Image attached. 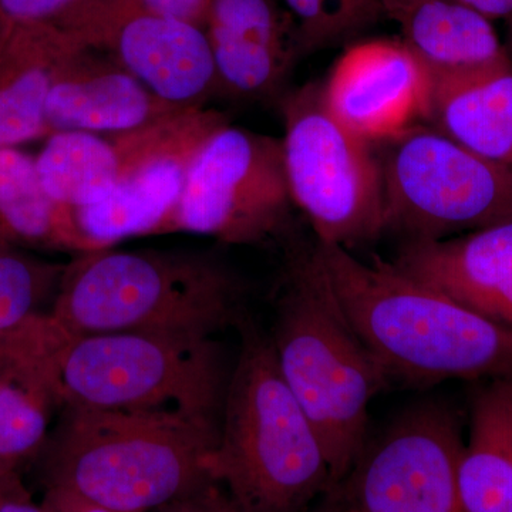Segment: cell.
I'll use <instances>...</instances> for the list:
<instances>
[{
	"label": "cell",
	"instance_id": "30",
	"mask_svg": "<svg viewBox=\"0 0 512 512\" xmlns=\"http://www.w3.org/2000/svg\"><path fill=\"white\" fill-rule=\"evenodd\" d=\"M141 8L204 28L210 0H134Z\"/></svg>",
	"mask_w": 512,
	"mask_h": 512
},
{
	"label": "cell",
	"instance_id": "9",
	"mask_svg": "<svg viewBox=\"0 0 512 512\" xmlns=\"http://www.w3.org/2000/svg\"><path fill=\"white\" fill-rule=\"evenodd\" d=\"M293 201L282 138L225 124L198 151L173 210L153 235H207L261 244L288 225Z\"/></svg>",
	"mask_w": 512,
	"mask_h": 512
},
{
	"label": "cell",
	"instance_id": "29",
	"mask_svg": "<svg viewBox=\"0 0 512 512\" xmlns=\"http://www.w3.org/2000/svg\"><path fill=\"white\" fill-rule=\"evenodd\" d=\"M153 512H239L224 488L208 480Z\"/></svg>",
	"mask_w": 512,
	"mask_h": 512
},
{
	"label": "cell",
	"instance_id": "6",
	"mask_svg": "<svg viewBox=\"0 0 512 512\" xmlns=\"http://www.w3.org/2000/svg\"><path fill=\"white\" fill-rule=\"evenodd\" d=\"M62 406L171 412L220 424L231 369L214 338L70 336L52 357Z\"/></svg>",
	"mask_w": 512,
	"mask_h": 512
},
{
	"label": "cell",
	"instance_id": "16",
	"mask_svg": "<svg viewBox=\"0 0 512 512\" xmlns=\"http://www.w3.org/2000/svg\"><path fill=\"white\" fill-rule=\"evenodd\" d=\"M183 111L158 99L113 57L83 46L57 73L47 94L50 134H120Z\"/></svg>",
	"mask_w": 512,
	"mask_h": 512
},
{
	"label": "cell",
	"instance_id": "1",
	"mask_svg": "<svg viewBox=\"0 0 512 512\" xmlns=\"http://www.w3.org/2000/svg\"><path fill=\"white\" fill-rule=\"evenodd\" d=\"M340 305L390 383L512 380V329L373 256L315 239Z\"/></svg>",
	"mask_w": 512,
	"mask_h": 512
},
{
	"label": "cell",
	"instance_id": "3",
	"mask_svg": "<svg viewBox=\"0 0 512 512\" xmlns=\"http://www.w3.org/2000/svg\"><path fill=\"white\" fill-rule=\"evenodd\" d=\"M47 313L70 336L214 338L248 318V289L212 252L107 248L66 266Z\"/></svg>",
	"mask_w": 512,
	"mask_h": 512
},
{
	"label": "cell",
	"instance_id": "33",
	"mask_svg": "<svg viewBox=\"0 0 512 512\" xmlns=\"http://www.w3.org/2000/svg\"><path fill=\"white\" fill-rule=\"evenodd\" d=\"M0 512H47L45 507L30 504L23 494L8 495L0 498Z\"/></svg>",
	"mask_w": 512,
	"mask_h": 512
},
{
	"label": "cell",
	"instance_id": "8",
	"mask_svg": "<svg viewBox=\"0 0 512 512\" xmlns=\"http://www.w3.org/2000/svg\"><path fill=\"white\" fill-rule=\"evenodd\" d=\"M386 143V231L436 241L512 220L510 171L421 124Z\"/></svg>",
	"mask_w": 512,
	"mask_h": 512
},
{
	"label": "cell",
	"instance_id": "14",
	"mask_svg": "<svg viewBox=\"0 0 512 512\" xmlns=\"http://www.w3.org/2000/svg\"><path fill=\"white\" fill-rule=\"evenodd\" d=\"M204 30L218 93L235 99L274 97L301 56L281 0H210Z\"/></svg>",
	"mask_w": 512,
	"mask_h": 512
},
{
	"label": "cell",
	"instance_id": "12",
	"mask_svg": "<svg viewBox=\"0 0 512 512\" xmlns=\"http://www.w3.org/2000/svg\"><path fill=\"white\" fill-rule=\"evenodd\" d=\"M59 28L113 57L177 109L205 107L218 93L207 33L194 23L151 12L134 0H84Z\"/></svg>",
	"mask_w": 512,
	"mask_h": 512
},
{
	"label": "cell",
	"instance_id": "15",
	"mask_svg": "<svg viewBox=\"0 0 512 512\" xmlns=\"http://www.w3.org/2000/svg\"><path fill=\"white\" fill-rule=\"evenodd\" d=\"M392 265L512 329V220L457 237L406 241Z\"/></svg>",
	"mask_w": 512,
	"mask_h": 512
},
{
	"label": "cell",
	"instance_id": "31",
	"mask_svg": "<svg viewBox=\"0 0 512 512\" xmlns=\"http://www.w3.org/2000/svg\"><path fill=\"white\" fill-rule=\"evenodd\" d=\"M458 2L481 13L491 22L512 16V0H458Z\"/></svg>",
	"mask_w": 512,
	"mask_h": 512
},
{
	"label": "cell",
	"instance_id": "34",
	"mask_svg": "<svg viewBox=\"0 0 512 512\" xmlns=\"http://www.w3.org/2000/svg\"><path fill=\"white\" fill-rule=\"evenodd\" d=\"M420 2L421 0H382L383 12L389 18L400 22L403 16Z\"/></svg>",
	"mask_w": 512,
	"mask_h": 512
},
{
	"label": "cell",
	"instance_id": "7",
	"mask_svg": "<svg viewBox=\"0 0 512 512\" xmlns=\"http://www.w3.org/2000/svg\"><path fill=\"white\" fill-rule=\"evenodd\" d=\"M286 177L316 239L353 252L386 231L382 163L326 107L322 84L282 99Z\"/></svg>",
	"mask_w": 512,
	"mask_h": 512
},
{
	"label": "cell",
	"instance_id": "4",
	"mask_svg": "<svg viewBox=\"0 0 512 512\" xmlns=\"http://www.w3.org/2000/svg\"><path fill=\"white\" fill-rule=\"evenodd\" d=\"M237 330L208 476L239 512H306L336 491L325 448L279 370L268 332L251 315Z\"/></svg>",
	"mask_w": 512,
	"mask_h": 512
},
{
	"label": "cell",
	"instance_id": "18",
	"mask_svg": "<svg viewBox=\"0 0 512 512\" xmlns=\"http://www.w3.org/2000/svg\"><path fill=\"white\" fill-rule=\"evenodd\" d=\"M83 43L53 25L0 28V148L49 136L47 94Z\"/></svg>",
	"mask_w": 512,
	"mask_h": 512
},
{
	"label": "cell",
	"instance_id": "32",
	"mask_svg": "<svg viewBox=\"0 0 512 512\" xmlns=\"http://www.w3.org/2000/svg\"><path fill=\"white\" fill-rule=\"evenodd\" d=\"M47 512H117L97 505L80 503V501L67 500V498L55 497L47 494L46 503L43 505Z\"/></svg>",
	"mask_w": 512,
	"mask_h": 512
},
{
	"label": "cell",
	"instance_id": "35",
	"mask_svg": "<svg viewBox=\"0 0 512 512\" xmlns=\"http://www.w3.org/2000/svg\"><path fill=\"white\" fill-rule=\"evenodd\" d=\"M312 512H353L349 507H346L342 501H339L338 504L328 505V507L320 508V510L312 511Z\"/></svg>",
	"mask_w": 512,
	"mask_h": 512
},
{
	"label": "cell",
	"instance_id": "20",
	"mask_svg": "<svg viewBox=\"0 0 512 512\" xmlns=\"http://www.w3.org/2000/svg\"><path fill=\"white\" fill-rule=\"evenodd\" d=\"M63 339L16 360L0 373V495L20 490L15 467L42 450L53 410L63 407L52 365L53 353Z\"/></svg>",
	"mask_w": 512,
	"mask_h": 512
},
{
	"label": "cell",
	"instance_id": "17",
	"mask_svg": "<svg viewBox=\"0 0 512 512\" xmlns=\"http://www.w3.org/2000/svg\"><path fill=\"white\" fill-rule=\"evenodd\" d=\"M399 23L431 93L512 67L491 20L458 0H421Z\"/></svg>",
	"mask_w": 512,
	"mask_h": 512
},
{
	"label": "cell",
	"instance_id": "11",
	"mask_svg": "<svg viewBox=\"0 0 512 512\" xmlns=\"http://www.w3.org/2000/svg\"><path fill=\"white\" fill-rule=\"evenodd\" d=\"M225 124L221 111L205 106L116 134L119 184L103 201L73 210L89 252L113 248L127 238L151 237L177 204L198 151Z\"/></svg>",
	"mask_w": 512,
	"mask_h": 512
},
{
	"label": "cell",
	"instance_id": "27",
	"mask_svg": "<svg viewBox=\"0 0 512 512\" xmlns=\"http://www.w3.org/2000/svg\"><path fill=\"white\" fill-rule=\"evenodd\" d=\"M84 0H0V28L53 25L59 28Z\"/></svg>",
	"mask_w": 512,
	"mask_h": 512
},
{
	"label": "cell",
	"instance_id": "5",
	"mask_svg": "<svg viewBox=\"0 0 512 512\" xmlns=\"http://www.w3.org/2000/svg\"><path fill=\"white\" fill-rule=\"evenodd\" d=\"M220 424L171 412L64 406L47 443V494L153 512L211 480Z\"/></svg>",
	"mask_w": 512,
	"mask_h": 512
},
{
	"label": "cell",
	"instance_id": "23",
	"mask_svg": "<svg viewBox=\"0 0 512 512\" xmlns=\"http://www.w3.org/2000/svg\"><path fill=\"white\" fill-rule=\"evenodd\" d=\"M35 161L47 195L72 210L103 201L120 181L121 154L114 134H50Z\"/></svg>",
	"mask_w": 512,
	"mask_h": 512
},
{
	"label": "cell",
	"instance_id": "13",
	"mask_svg": "<svg viewBox=\"0 0 512 512\" xmlns=\"http://www.w3.org/2000/svg\"><path fill=\"white\" fill-rule=\"evenodd\" d=\"M322 92L332 116L370 144L393 140L429 117V76L403 40L350 46Z\"/></svg>",
	"mask_w": 512,
	"mask_h": 512
},
{
	"label": "cell",
	"instance_id": "25",
	"mask_svg": "<svg viewBox=\"0 0 512 512\" xmlns=\"http://www.w3.org/2000/svg\"><path fill=\"white\" fill-rule=\"evenodd\" d=\"M64 336L66 333L47 312L33 316L16 328L3 330L0 332V373L22 357L52 348Z\"/></svg>",
	"mask_w": 512,
	"mask_h": 512
},
{
	"label": "cell",
	"instance_id": "10",
	"mask_svg": "<svg viewBox=\"0 0 512 512\" xmlns=\"http://www.w3.org/2000/svg\"><path fill=\"white\" fill-rule=\"evenodd\" d=\"M463 448L456 414L441 403L417 404L366 444L335 493L353 512H466Z\"/></svg>",
	"mask_w": 512,
	"mask_h": 512
},
{
	"label": "cell",
	"instance_id": "28",
	"mask_svg": "<svg viewBox=\"0 0 512 512\" xmlns=\"http://www.w3.org/2000/svg\"><path fill=\"white\" fill-rule=\"evenodd\" d=\"M338 42L356 35L379 20L382 0H325Z\"/></svg>",
	"mask_w": 512,
	"mask_h": 512
},
{
	"label": "cell",
	"instance_id": "21",
	"mask_svg": "<svg viewBox=\"0 0 512 512\" xmlns=\"http://www.w3.org/2000/svg\"><path fill=\"white\" fill-rule=\"evenodd\" d=\"M427 121L471 153L512 173V67L431 93Z\"/></svg>",
	"mask_w": 512,
	"mask_h": 512
},
{
	"label": "cell",
	"instance_id": "24",
	"mask_svg": "<svg viewBox=\"0 0 512 512\" xmlns=\"http://www.w3.org/2000/svg\"><path fill=\"white\" fill-rule=\"evenodd\" d=\"M66 266L32 258L0 239V332L43 313L40 306L56 296Z\"/></svg>",
	"mask_w": 512,
	"mask_h": 512
},
{
	"label": "cell",
	"instance_id": "36",
	"mask_svg": "<svg viewBox=\"0 0 512 512\" xmlns=\"http://www.w3.org/2000/svg\"><path fill=\"white\" fill-rule=\"evenodd\" d=\"M511 45H512V16H511Z\"/></svg>",
	"mask_w": 512,
	"mask_h": 512
},
{
	"label": "cell",
	"instance_id": "19",
	"mask_svg": "<svg viewBox=\"0 0 512 512\" xmlns=\"http://www.w3.org/2000/svg\"><path fill=\"white\" fill-rule=\"evenodd\" d=\"M458 488L466 512H512V380H494L474 399Z\"/></svg>",
	"mask_w": 512,
	"mask_h": 512
},
{
	"label": "cell",
	"instance_id": "22",
	"mask_svg": "<svg viewBox=\"0 0 512 512\" xmlns=\"http://www.w3.org/2000/svg\"><path fill=\"white\" fill-rule=\"evenodd\" d=\"M0 239L79 255L89 252L72 208L47 195L36 161L15 147L0 148Z\"/></svg>",
	"mask_w": 512,
	"mask_h": 512
},
{
	"label": "cell",
	"instance_id": "26",
	"mask_svg": "<svg viewBox=\"0 0 512 512\" xmlns=\"http://www.w3.org/2000/svg\"><path fill=\"white\" fill-rule=\"evenodd\" d=\"M295 28L299 55L338 42L325 0H281Z\"/></svg>",
	"mask_w": 512,
	"mask_h": 512
},
{
	"label": "cell",
	"instance_id": "2",
	"mask_svg": "<svg viewBox=\"0 0 512 512\" xmlns=\"http://www.w3.org/2000/svg\"><path fill=\"white\" fill-rule=\"evenodd\" d=\"M268 336L338 490L366 447L370 403L392 383L340 305L316 241L288 252Z\"/></svg>",
	"mask_w": 512,
	"mask_h": 512
}]
</instances>
